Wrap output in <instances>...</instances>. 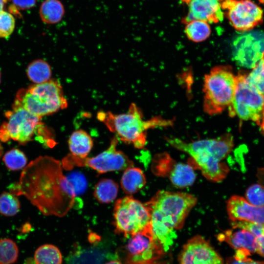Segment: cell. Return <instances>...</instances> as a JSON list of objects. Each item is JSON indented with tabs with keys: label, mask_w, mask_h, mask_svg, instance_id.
Masks as SVG:
<instances>
[{
	"label": "cell",
	"mask_w": 264,
	"mask_h": 264,
	"mask_svg": "<svg viewBox=\"0 0 264 264\" xmlns=\"http://www.w3.org/2000/svg\"><path fill=\"white\" fill-rule=\"evenodd\" d=\"M63 169L59 160L39 156L24 167L11 192L24 196L44 215L62 217L74 206L76 197Z\"/></svg>",
	"instance_id": "obj_1"
},
{
	"label": "cell",
	"mask_w": 264,
	"mask_h": 264,
	"mask_svg": "<svg viewBox=\"0 0 264 264\" xmlns=\"http://www.w3.org/2000/svg\"><path fill=\"white\" fill-rule=\"evenodd\" d=\"M166 140L174 148L188 154L191 156L189 164L199 169L208 180L220 182L226 177L229 169L221 161L234 147V138L231 133L188 142L175 137H166Z\"/></svg>",
	"instance_id": "obj_2"
},
{
	"label": "cell",
	"mask_w": 264,
	"mask_h": 264,
	"mask_svg": "<svg viewBox=\"0 0 264 264\" xmlns=\"http://www.w3.org/2000/svg\"><path fill=\"white\" fill-rule=\"evenodd\" d=\"M97 118L110 131L115 133L118 139L132 144L137 149L145 146L148 130L173 125V120L161 116L144 120L141 110L134 103L131 104L126 113L116 114L109 111H100L97 114Z\"/></svg>",
	"instance_id": "obj_3"
},
{
	"label": "cell",
	"mask_w": 264,
	"mask_h": 264,
	"mask_svg": "<svg viewBox=\"0 0 264 264\" xmlns=\"http://www.w3.org/2000/svg\"><path fill=\"white\" fill-rule=\"evenodd\" d=\"M197 198L185 193L160 190L144 203L151 214V220L173 230L181 229Z\"/></svg>",
	"instance_id": "obj_4"
},
{
	"label": "cell",
	"mask_w": 264,
	"mask_h": 264,
	"mask_svg": "<svg viewBox=\"0 0 264 264\" xmlns=\"http://www.w3.org/2000/svg\"><path fill=\"white\" fill-rule=\"evenodd\" d=\"M236 85V75L231 66L219 65L212 67L204 77V111L212 116L222 113L230 106Z\"/></svg>",
	"instance_id": "obj_5"
},
{
	"label": "cell",
	"mask_w": 264,
	"mask_h": 264,
	"mask_svg": "<svg viewBox=\"0 0 264 264\" xmlns=\"http://www.w3.org/2000/svg\"><path fill=\"white\" fill-rule=\"evenodd\" d=\"M14 104L40 117L66 109L67 101L57 80L32 85L17 93Z\"/></svg>",
	"instance_id": "obj_6"
},
{
	"label": "cell",
	"mask_w": 264,
	"mask_h": 264,
	"mask_svg": "<svg viewBox=\"0 0 264 264\" xmlns=\"http://www.w3.org/2000/svg\"><path fill=\"white\" fill-rule=\"evenodd\" d=\"M245 76L242 73L236 75V88L228 108L229 115L256 122L264 135V96L247 82Z\"/></svg>",
	"instance_id": "obj_7"
},
{
	"label": "cell",
	"mask_w": 264,
	"mask_h": 264,
	"mask_svg": "<svg viewBox=\"0 0 264 264\" xmlns=\"http://www.w3.org/2000/svg\"><path fill=\"white\" fill-rule=\"evenodd\" d=\"M126 264H172L169 251L154 238L150 224L130 236L126 246Z\"/></svg>",
	"instance_id": "obj_8"
},
{
	"label": "cell",
	"mask_w": 264,
	"mask_h": 264,
	"mask_svg": "<svg viewBox=\"0 0 264 264\" xmlns=\"http://www.w3.org/2000/svg\"><path fill=\"white\" fill-rule=\"evenodd\" d=\"M113 218L116 231L128 237L145 229L150 223L151 214L144 203L126 196L115 202Z\"/></svg>",
	"instance_id": "obj_9"
},
{
	"label": "cell",
	"mask_w": 264,
	"mask_h": 264,
	"mask_svg": "<svg viewBox=\"0 0 264 264\" xmlns=\"http://www.w3.org/2000/svg\"><path fill=\"white\" fill-rule=\"evenodd\" d=\"M118 140L115 135L107 150L92 157L81 158L68 154L62 161L63 168L68 170L74 167H87L105 173L133 166V162L122 152L116 150Z\"/></svg>",
	"instance_id": "obj_10"
},
{
	"label": "cell",
	"mask_w": 264,
	"mask_h": 264,
	"mask_svg": "<svg viewBox=\"0 0 264 264\" xmlns=\"http://www.w3.org/2000/svg\"><path fill=\"white\" fill-rule=\"evenodd\" d=\"M7 121L0 127V140L10 139L25 144L31 141L43 126L42 117L34 114L21 106L14 104L12 110L5 113Z\"/></svg>",
	"instance_id": "obj_11"
},
{
	"label": "cell",
	"mask_w": 264,
	"mask_h": 264,
	"mask_svg": "<svg viewBox=\"0 0 264 264\" xmlns=\"http://www.w3.org/2000/svg\"><path fill=\"white\" fill-rule=\"evenodd\" d=\"M231 25L239 31H248L260 24L263 11L250 0H219Z\"/></svg>",
	"instance_id": "obj_12"
},
{
	"label": "cell",
	"mask_w": 264,
	"mask_h": 264,
	"mask_svg": "<svg viewBox=\"0 0 264 264\" xmlns=\"http://www.w3.org/2000/svg\"><path fill=\"white\" fill-rule=\"evenodd\" d=\"M237 36L232 44V54L240 66L254 68L264 52V32L246 31Z\"/></svg>",
	"instance_id": "obj_13"
},
{
	"label": "cell",
	"mask_w": 264,
	"mask_h": 264,
	"mask_svg": "<svg viewBox=\"0 0 264 264\" xmlns=\"http://www.w3.org/2000/svg\"><path fill=\"white\" fill-rule=\"evenodd\" d=\"M179 264H223L220 256L204 238L196 235L184 245Z\"/></svg>",
	"instance_id": "obj_14"
},
{
	"label": "cell",
	"mask_w": 264,
	"mask_h": 264,
	"mask_svg": "<svg viewBox=\"0 0 264 264\" xmlns=\"http://www.w3.org/2000/svg\"><path fill=\"white\" fill-rule=\"evenodd\" d=\"M227 212L231 221H247L264 224V206H257L244 198L234 195L227 202Z\"/></svg>",
	"instance_id": "obj_15"
},
{
	"label": "cell",
	"mask_w": 264,
	"mask_h": 264,
	"mask_svg": "<svg viewBox=\"0 0 264 264\" xmlns=\"http://www.w3.org/2000/svg\"><path fill=\"white\" fill-rule=\"evenodd\" d=\"M187 16L182 20L187 23L193 20H201L211 23H218L223 19L219 0H191L188 3Z\"/></svg>",
	"instance_id": "obj_16"
},
{
	"label": "cell",
	"mask_w": 264,
	"mask_h": 264,
	"mask_svg": "<svg viewBox=\"0 0 264 264\" xmlns=\"http://www.w3.org/2000/svg\"><path fill=\"white\" fill-rule=\"evenodd\" d=\"M239 229L235 231L228 230L220 233L218 235V240L220 242H227L236 249L244 248L250 252H256L257 246L256 237L247 230Z\"/></svg>",
	"instance_id": "obj_17"
},
{
	"label": "cell",
	"mask_w": 264,
	"mask_h": 264,
	"mask_svg": "<svg viewBox=\"0 0 264 264\" xmlns=\"http://www.w3.org/2000/svg\"><path fill=\"white\" fill-rule=\"evenodd\" d=\"M68 143L70 154L81 158L87 156L93 145L91 136L82 130L73 132L69 138Z\"/></svg>",
	"instance_id": "obj_18"
},
{
	"label": "cell",
	"mask_w": 264,
	"mask_h": 264,
	"mask_svg": "<svg viewBox=\"0 0 264 264\" xmlns=\"http://www.w3.org/2000/svg\"><path fill=\"white\" fill-rule=\"evenodd\" d=\"M143 172L139 168L129 167L124 170L121 179V186L127 194H132L141 189L146 184Z\"/></svg>",
	"instance_id": "obj_19"
},
{
	"label": "cell",
	"mask_w": 264,
	"mask_h": 264,
	"mask_svg": "<svg viewBox=\"0 0 264 264\" xmlns=\"http://www.w3.org/2000/svg\"><path fill=\"white\" fill-rule=\"evenodd\" d=\"M194 168L190 164L176 163L169 173V177L175 186L185 188L191 185L196 179Z\"/></svg>",
	"instance_id": "obj_20"
},
{
	"label": "cell",
	"mask_w": 264,
	"mask_h": 264,
	"mask_svg": "<svg viewBox=\"0 0 264 264\" xmlns=\"http://www.w3.org/2000/svg\"><path fill=\"white\" fill-rule=\"evenodd\" d=\"M65 13L64 5L59 0H45L42 3L39 10L42 21L51 24L59 22Z\"/></svg>",
	"instance_id": "obj_21"
},
{
	"label": "cell",
	"mask_w": 264,
	"mask_h": 264,
	"mask_svg": "<svg viewBox=\"0 0 264 264\" xmlns=\"http://www.w3.org/2000/svg\"><path fill=\"white\" fill-rule=\"evenodd\" d=\"M118 185L110 179H103L95 185L93 191L95 198L101 203H109L117 197Z\"/></svg>",
	"instance_id": "obj_22"
},
{
	"label": "cell",
	"mask_w": 264,
	"mask_h": 264,
	"mask_svg": "<svg viewBox=\"0 0 264 264\" xmlns=\"http://www.w3.org/2000/svg\"><path fill=\"white\" fill-rule=\"evenodd\" d=\"M27 75L29 79L35 84H41L50 79L51 69L46 61L37 59L28 66Z\"/></svg>",
	"instance_id": "obj_23"
},
{
	"label": "cell",
	"mask_w": 264,
	"mask_h": 264,
	"mask_svg": "<svg viewBox=\"0 0 264 264\" xmlns=\"http://www.w3.org/2000/svg\"><path fill=\"white\" fill-rule=\"evenodd\" d=\"M184 32L189 40L199 43L204 41L210 36L211 30L207 22L201 20H193L187 23Z\"/></svg>",
	"instance_id": "obj_24"
},
{
	"label": "cell",
	"mask_w": 264,
	"mask_h": 264,
	"mask_svg": "<svg viewBox=\"0 0 264 264\" xmlns=\"http://www.w3.org/2000/svg\"><path fill=\"white\" fill-rule=\"evenodd\" d=\"M62 255L56 246L45 244L35 251L34 260L36 264H62Z\"/></svg>",
	"instance_id": "obj_25"
},
{
	"label": "cell",
	"mask_w": 264,
	"mask_h": 264,
	"mask_svg": "<svg viewBox=\"0 0 264 264\" xmlns=\"http://www.w3.org/2000/svg\"><path fill=\"white\" fill-rule=\"evenodd\" d=\"M19 255V248L14 241L8 238L0 239V264H13Z\"/></svg>",
	"instance_id": "obj_26"
},
{
	"label": "cell",
	"mask_w": 264,
	"mask_h": 264,
	"mask_svg": "<svg viewBox=\"0 0 264 264\" xmlns=\"http://www.w3.org/2000/svg\"><path fill=\"white\" fill-rule=\"evenodd\" d=\"M20 202L13 193L4 192L0 195V214L11 217L16 215L20 210Z\"/></svg>",
	"instance_id": "obj_27"
},
{
	"label": "cell",
	"mask_w": 264,
	"mask_h": 264,
	"mask_svg": "<svg viewBox=\"0 0 264 264\" xmlns=\"http://www.w3.org/2000/svg\"><path fill=\"white\" fill-rule=\"evenodd\" d=\"M27 160L24 154L18 149L9 150L4 154L3 157L5 166L12 171H17L24 168Z\"/></svg>",
	"instance_id": "obj_28"
},
{
	"label": "cell",
	"mask_w": 264,
	"mask_h": 264,
	"mask_svg": "<svg viewBox=\"0 0 264 264\" xmlns=\"http://www.w3.org/2000/svg\"><path fill=\"white\" fill-rule=\"evenodd\" d=\"M247 82L264 96V60L261 58L253 70L246 74Z\"/></svg>",
	"instance_id": "obj_29"
},
{
	"label": "cell",
	"mask_w": 264,
	"mask_h": 264,
	"mask_svg": "<svg viewBox=\"0 0 264 264\" xmlns=\"http://www.w3.org/2000/svg\"><path fill=\"white\" fill-rule=\"evenodd\" d=\"M245 198L254 205L264 206V185L259 182L250 185L246 191Z\"/></svg>",
	"instance_id": "obj_30"
},
{
	"label": "cell",
	"mask_w": 264,
	"mask_h": 264,
	"mask_svg": "<svg viewBox=\"0 0 264 264\" xmlns=\"http://www.w3.org/2000/svg\"><path fill=\"white\" fill-rule=\"evenodd\" d=\"M15 26V20L12 14L3 10L0 12V38L9 37Z\"/></svg>",
	"instance_id": "obj_31"
},
{
	"label": "cell",
	"mask_w": 264,
	"mask_h": 264,
	"mask_svg": "<svg viewBox=\"0 0 264 264\" xmlns=\"http://www.w3.org/2000/svg\"><path fill=\"white\" fill-rule=\"evenodd\" d=\"M233 229H242L247 230L256 238L264 235V224L247 221H231Z\"/></svg>",
	"instance_id": "obj_32"
},
{
	"label": "cell",
	"mask_w": 264,
	"mask_h": 264,
	"mask_svg": "<svg viewBox=\"0 0 264 264\" xmlns=\"http://www.w3.org/2000/svg\"><path fill=\"white\" fill-rule=\"evenodd\" d=\"M37 0H12L14 6L20 10H25L33 7Z\"/></svg>",
	"instance_id": "obj_33"
},
{
	"label": "cell",
	"mask_w": 264,
	"mask_h": 264,
	"mask_svg": "<svg viewBox=\"0 0 264 264\" xmlns=\"http://www.w3.org/2000/svg\"><path fill=\"white\" fill-rule=\"evenodd\" d=\"M90 253H88V258H86V255H82L79 253L78 258L79 259L78 260H75L74 261V264H100L99 259H98V257L95 258L94 256L95 255H94L92 258H90L92 254Z\"/></svg>",
	"instance_id": "obj_34"
},
{
	"label": "cell",
	"mask_w": 264,
	"mask_h": 264,
	"mask_svg": "<svg viewBox=\"0 0 264 264\" xmlns=\"http://www.w3.org/2000/svg\"><path fill=\"white\" fill-rule=\"evenodd\" d=\"M226 262L227 264H264V262L253 261L249 258L244 261H239L234 257H229L227 258Z\"/></svg>",
	"instance_id": "obj_35"
},
{
	"label": "cell",
	"mask_w": 264,
	"mask_h": 264,
	"mask_svg": "<svg viewBox=\"0 0 264 264\" xmlns=\"http://www.w3.org/2000/svg\"><path fill=\"white\" fill-rule=\"evenodd\" d=\"M250 255V252L244 248L237 249L234 258L239 261H244L248 258V256Z\"/></svg>",
	"instance_id": "obj_36"
},
{
	"label": "cell",
	"mask_w": 264,
	"mask_h": 264,
	"mask_svg": "<svg viewBox=\"0 0 264 264\" xmlns=\"http://www.w3.org/2000/svg\"><path fill=\"white\" fill-rule=\"evenodd\" d=\"M256 241L257 246L256 252L264 257V235L256 237Z\"/></svg>",
	"instance_id": "obj_37"
},
{
	"label": "cell",
	"mask_w": 264,
	"mask_h": 264,
	"mask_svg": "<svg viewBox=\"0 0 264 264\" xmlns=\"http://www.w3.org/2000/svg\"><path fill=\"white\" fill-rule=\"evenodd\" d=\"M256 176L258 182L264 185V167L258 169Z\"/></svg>",
	"instance_id": "obj_38"
},
{
	"label": "cell",
	"mask_w": 264,
	"mask_h": 264,
	"mask_svg": "<svg viewBox=\"0 0 264 264\" xmlns=\"http://www.w3.org/2000/svg\"><path fill=\"white\" fill-rule=\"evenodd\" d=\"M8 0H0V12L3 10L4 5Z\"/></svg>",
	"instance_id": "obj_39"
},
{
	"label": "cell",
	"mask_w": 264,
	"mask_h": 264,
	"mask_svg": "<svg viewBox=\"0 0 264 264\" xmlns=\"http://www.w3.org/2000/svg\"><path fill=\"white\" fill-rule=\"evenodd\" d=\"M105 264H122L119 261L114 260H111L110 262H108Z\"/></svg>",
	"instance_id": "obj_40"
},
{
	"label": "cell",
	"mask_w": 264,
	"mask_h": 264,
	"mask_svg": "<svg viewBox=\"0 0 264 264\" xmlns=\"http://www.w3.org/2000/svg\"><path fill=\"white\" fill-rule=\"evenodd\" d=\"M183 1L188 3V4L190 2L191 0H182Z\"/></svg>",
	"instance_id": "obj_41"
},
{
	"label": "cell",
	"mask_w": 264,
	"mask_h": 264,
	"mask_svg": "<svg viewBox=\"0 0 264 264\" xmlns=\"http://www.w3.org/2000/svg\"><path fill=\"white\" fill-rule=\"evenodd\" d=\"M1 154H2V148H1V146H0V157L1 155Z\"/></svg>",
	"instance_id": "obj_42"
},
{
	"label": "cell",
	"mask_w": 264,
	"mask_h": 264,
	"mask_svg": "<svg viewBox=\"0 0 264 264\" xmlns=\"http://www.w3.org/2000/svg\"></svg>",
	"instance_id": "obj_43"
}]
</instances>
